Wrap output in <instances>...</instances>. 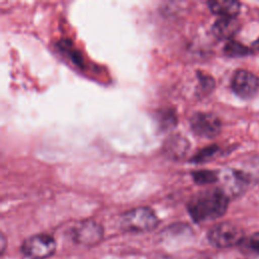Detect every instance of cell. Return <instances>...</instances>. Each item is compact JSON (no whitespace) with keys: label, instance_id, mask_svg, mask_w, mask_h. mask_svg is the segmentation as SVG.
<instances>
[{"label":"cell","instance_id":"cell-1","mask_svg":"<svg viewBox=\"0 0 259 259\" xmlns=\"http://www.w3.org/2000/svg\"><path fill=\"white\" fill-rule=\"evenodd\" d=\"M229 196L223 188H207L195 193L187 204V209L196 223L221 218L229 205Z\"/></svg>","mask_w":259,"mask_h":259},{"label":"cell","instance_id":"cell-2","mask_svg":"<svg viewBox=\"0 0 259 259\" xmlns=\"http://www.w3.org/2000/svg\"><path fill=\"white\" fill-rule=\"evenodd\" d=\"M159 224L155 211L147 206H140L124 212L120 218V228L131 233H143L154 230Z\"/></svg>","mask_w":259,"mask_h":259},{"label":"cell","instance_id":"cell-3","mask_svg":"<svg viewBox=\"0 0 259 259\" xmlns=\"http://www.w3.org/2000/svg\"><path fill=\"white\" fill-rule=\"evenodd\" d=\"M209 243L217 248H229L242 244L245 240L243 229L231 222L214 225L207 233Z\"/></svg>","mask_w":259,"mask_h":259},{"label":"cell","instance_id":"cell-4","mask_svg":"<svg viewBox=\"0 0 259 259\" xmlns=\"http://www.w3.org/2000/svg\"><path fill=\"white\" fill-rule=\"evenodd\" d=\"M56 248V241L51 235L37 234L23 241L21 252L30 259H46L55 253Z\"/></svg>","mask_w":259,"mask_h":259},{"label":"cell","instance_id":"cell-5","mask_svg":"<svg viewBox=\"0 0 259 259\" xmlns=\"http://www.w3.org/2000/svg\"><path fill=\"white\" fill-rule=\"evenodd\" d=\"M190 127L196 136L212 139L220 135L222 131V122L213 113L196 112L190 118Z\"/></svg>","mask_w":259,"mask_h":259},{"label":"cell","instance_id":"cell-6","mask_svg":"<svg viewBox=\"0 0 259 259\" xmlns=\"http://www.w3.org/2000/svg\"><path fill=\"white\" fill-rule=\"evenodd\" d=\"M71 235L75 242L85 246H93L102 240L103 229L94 221H83L72 229Z\"/></svg>","mask_w":259,"mask_h":259},{"label":"cell","instance_id":"cell-7","mask_svg":"<svg viewBox=\"0 0 259 259\" xmlns=\"http://www.w3.org/2000/svg\"><path fill=\"white\" fill-rule=\"evenodd\" d=\"M231 86L233 91L241 98H251L259 88V78L250 71L238 70L234 73Z\"/></svg>","mask_w":259,"mask_h":259},{"label":"cell","instance_id":"cell-8","mask_svg":"<svg viewBox=\"0 0 259 259\" xmlns=\"http://www.w3.org/2000/svg\"><path fill=\"white\" fill-rule=\"evenodd\" d=\"M223 190L230 196H238L242 194L251 182L249 177L243 170L230 169L223 175Z\"/></svg>","mask_w":259,"mask_h":259},{"label":"cell","instance_id":"cell-9","mask_svg":"<svg viewBox=\"0 0 259 259\" xmlns=\"http://www.w3.org/2000/svg\"><path fill=\"white\" fill-rule=\"evenodd\" d=\"M240 26V22L236 17H221L213 23L211 31L219 39L231 40V38L239 31Z\"/></svg>","mask_w":259,"mask_h":259},{"label":"cell","instance_id":"cell-10","mask_svg":"<svg viewBox=\"0 0 259 259\" xmlns=\"http://www.w3.org/2000/svg\"><path fill=\"white\" fill-rule=\"evenodd\" d=\"M164 152L174 160H179L185 156L189 150L188 140L181 135H172L164 143Z\"/></svg>","mask_w":259,"mask_h":259},{"label":"cell","instance_id":"cell-11","mask_svg":"<svg viewBox=\"0 0 259 259\" xmlns=\"http://www.w3.org/2000/svg\"><path fill=\"white\" fill-rule=\"evenodd\" d=\"M207 4L210 11L221 17H236L241 10L240 2L235 0H211Z\"/></svg>","mask_w":259,"mask_h":259},{"label":"cell","instance_id":"cell-12","mask_svg":"<svg viewBox=\"0 0 259 259\" xmlns=\"http://www.w3.org/2000/svg\"><path fill=\"white\" fill-rule=\"evenodd\" d=\"M224 52L229 57H244L251 53L249 48L235 40H229L225 46Z\"/></svg>","mask_w":259,"mask_h":259},{"label":"cell","instance_id":"cell-13","mask_svg":"<svg viewBox=\"0 0 259 259\" xmlns=\"http://www.w3.org/2000/svg\"><path fill=\"white\" fill-rule=\"evenodd\" d=\"M193 180L197 184L205 185V184H212L219 180V175L214 171L210 170H200L192 173Z\"/></svg>","mask_w":259,"mask_h":259},{"label":"cell","instance_id":"cell-14","mask_svg":"<svg viewBox=\"0 0 259 259\" xmlns=\"http://www.w3.org/2000/svg\"><path fill=\"white\" fill-rule=\"evenodd\" d=\"M218 152V147L217 146H210L207 148H204L203 150H200L193 158L192 160L195 163H202L206 160H209L210 158H212L215 153Z\"/></svg>","mask_w":259,"mask_h":259},{"label":"cell","instance_id":"cell-15","mask_svg":"<svg viewBox=\"0 0 259 259\" xmlns=\"http://www.w3.org/2000/svg\"><path fill=\"white\" fill-rule=\"evenodd\" d=\"M243 171L249 177L250 181H259V159H251L250 166L246 167Z\"/></svg>","mask_w":259,"mask_h":259},{"label":"cell","instance_id":"cell-16","mask_svg":"<svg viewBox=\"0 0 259 259\" xmlns=\"http://www.w3.org/2000/svg\"><path fill=\"white\" fill-rule=\"evenodd\" d=\"M242 244L249 250L256 254H259V232L254 233L249 238L245 239Z\"/></svg>","mask_w":259,"mask_h":259},{"label":"cell","instance_id":"cell-17","mask_svg":"<svg viewBox=\"0 0 259 259\" xmlns=\"http://www.w3.org/2000/svg\"><path fill=\"white\" fill-rule=\"evenodd\" d=\"M159 123L161 125L162 128H166V127H171L172 125H174L176 123V117L174 113H171L170 111H162L159 114Z\"/></svg>","mask_w":259,"mask_h":259},{"label":"cell","instance_id":"cell-18","mask_svg":"<svg viewBox=\"0 0 259 259\" xmlns=\"http://www.w3.org/2000/svg\"><path fill=\"white\" fill-rule=\"evenodd\" d=\"M199 86L203 93H208L214 87V80L210 76L199 74Z\"/></svg>","mask_w":259,"mask_h":259},{"label":"cell","instance_id":"cell-19","mask_svg":"<svg viewBox=\"0 0 259 259\" xmlns=\"http://www.w3.org/2000/svg\"><path fill=\"white\" fill-rule=\"evenodd\" d=\"M253 47H254L256 50H259V38L253 44Z\"/></svg>","mask_w":259,"mask_h":259},{"label":"cell","instance_id":"cell-20","mask_svg":"<svg viewBox=\"0 0 259 259\" xmlns=\"http://www.w3.org/2000/svg\"><path fill=\"white\" fill-rule=\"evenodd\" d=\"M201 259H208V258H206V257H203V258H201Z\"/></svg>","mask_w":259,"mask_h":259}]
</instances>
